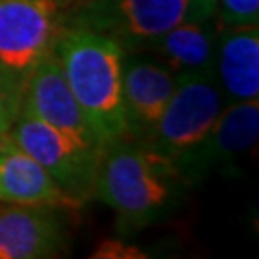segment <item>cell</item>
Masks as SVG:
<instances>
[{
    "label": "cell",
    "mask_w": 259,
    "mask_h": 259,
    "mask_svg": "<svg viewBox=\"0 0 259 259\" xmlns=\"http://www.w3.org/2000/svg\"><path fill=\"white\" fill-rule=\"evenodd\" d=\"M217 16L215 0H73L64 25L113 38L125 52H139L186 19Z\"/></svg>",
    "instance_id": "cell-3"
},
{
    "label": "cell",
    "mask_w": 259,
    "mask_h": 259,
    "mask_svg": "<svg viewBox=\"0 0 259 259\" xmlns=\"http://www.w3.org/2000/svg\"><path fill=\"white\" fill-rule=\"evenodd\" d=\"M56 209L0 205V259H48L65 251V232Z\"/></svg>",
    "instance_id": "cell-10"
},
{
    "label": "cell",
    "mask_w": 259,
    "mask_h": 259,
    "mask_svg": "<svg viewBox=\"0 0 259 259\" xmlns=\"http://www.w3.org/2000/svg\"><path fill=\"white\" fill-rule=\"evenodd\" d=\"M62 0H0V81L21 89L64 27Z\"/></svg>",
    "instance_id": "cell-5"
},
{
    "label": "cell",
    "mask_w": 259,
    "mask_h": 259,
    "mask_svg": "<svg viewBox=\"0 0 259 259\" xmlns=\"http://www.w3.org/2000/svg\"><path fill=\"white\" fill-rule=\"evenodd\" d=\"M259 137V100L225 104L205 140L179 163L177 175L185 183L204 179L209 171H236V163L255 148Z\"/></svg>",
    "instance_id": "cell-7"
},
{
    "label": "cell",
    "mask_w": 259,
    "mask_h": 259,
    "mask_svg": "<svg viewBox=\"0 0 259 259\" xmlns=\"http://www.w3.org/2000/svg\"><path fill=\"white\" fill-rule=\"evenodd\" d=\"M219 31L221 23L217 21V16L186 19L139 52L156 58L177 77L211 71Z\"/></svg>",
    "instance_id": "cell-13"
},
{
    "label": "cell",
    "mask_w": 259,
    "mask_h": 259,
    "mask_svg": "<svg viewBox=\"0 0 259 259\" xmlns=\"http://www.w3.org/2000/svg\"><path fill=\"white\" fill-rule=\"evenodd\" d=\"M60 69L98 142L129 139L121 98L123 48L84 27L64 25L52 47Z\"/></svg>",
    "instance_id": "cell-1"
},
{
    "label": "cell",
    "mask_w": 259,
    "mask_h": 259,
    "mask_svg": "<svg viewBox=\"0 0 259 259\" xmlns=\"http://www.w3.org/2000/svg\"><path fill=\"white\" fill-rule=\"evenodd\" d=\"M10 139L47 169L64 192L84 205L93 198L94 177L102 148H87L64 133L19 110Z\"/></svg>",
    "instance_id": "cell-6"
},
{
    "label": "cell",
    "mask_w": 259,
    "mask_h": 259,
    "mask_svg": "<svg viewBox=\"0 0 259 259\" xmlns=\"http://www.w3.org/2000/svg\"><path fill=\"white\" fill-rule=\"evenodd\" d=\"M67 2H69V4H71V2H73V0H67ZM69 4H67V6H69Z\"/></svg>",
    "instance_id": "cell-18"
},
{
    "label": "cell",
    "mask_w": 259,
    "mask_h": 259,
    "mask_svg": "<svg viewBox=\"0 0 259 259\" xmlns=\"http://www.w3.org/2000/svg\"><path fill=\"white\" fill-rule=\"evenodd\" d=\"M175 167L133 139L102 146L93 198L115 211L123 232L156 221L175 196Z\"/></svg>",
    "instance_id": "cell-2"
},
{
    "label": "cell",
    "mask_w": 259,
    "mask_h": 259,
    "mask_svg": "<svg viewBox=\"0 0 259 259\" xmlns=\"http://www.w3.org/2000/svg\"><path fill=\"white\" fill-rule=\"evenodd\" d=\"M21 106V94L0 81V133H8Z\"/></svg>",
    "instance_id": "cell-15"
},
{
    "label": "cell",
    "mask_w": 259,
    "mask_h": 259,
    "mask_svg": "<svg viewBox=\"0 0 259 259\" xmlns=\"http://www.w3.org/2000/svg\"><path fill=\"white\" fill-rule=\"evenodd\" d=\"M221 27L259 25V0H215Z\"/></svg>",
    "instance_id": "cell-14"
},
{
    "label": "cell",
    "mask_w": 259,
    "mask_h": 259,
    "mask_svg": "<svg viewBox=\"0 0 259 259\" xmlns=\"http://www.w3.org/2000/svg\"><path fill=\"white\" fill-rule=\"evenodd\" d=\"M62 2L65 4V8H67V4H69V2H67V0H62Z\"/></svg>",
    "instance_id": "cell-17"
},
{
    "label": "cell",
    "mask_w": 259,
    "mask_h": 259,
    "mask_svg": "<svg viewBox=\"0 0 259 259\" xmlns=\"http://www.w3.org/2000/svg\"><path fill=\"white\" fill-rule=\"evenodd\" d=\"M133 248H127V246H121L119 242H106L102 244L94 257H142V253H133Z\"/></svg>",
    "instance_id": "cell-16"
},
{
    "label": "cell",
    "mask_w": 259,
    "mask_h": 259,
    "mask_svg": "<svg viewBox=\"0 0 259 259\" xmlns=\"http://www.w3.org/2000/svg\"><path fill=\"white\" fill-rule=\"evenodd\" d=\"M213 71L227 104L259 100V25L221 27Z\"/></svg>",
    "instance_id": "cell-12"
},
{
    "label": "cell",
    "mask_w": 259,
    "mask_h": 259,
    "mask_svg": "<svg viewBox=\"0 0 259 259\" xmlns=\"http://www.w3.org/2000/svg\"><path fill=\"white\" fill-rule=\"evenodd\" d=\"M19 110L64 133L81 146L102 148L84 119L54 52H50L27 77L21 89Z\"/></svg>",
    "instance_id": "cell-8"
},
{
    "label": "cell",
    "mask_w": 259,
    "mask_h": 259,
    "mask_svg": "<svg viewBox=\"0 0 259 259\" xmlns=\"http://www.w3.org/2000/svg\"><path fill=\"white\" fill-rule=\"evenodd\" d=\"M0 204L35 205L50 209L83 207L64 192V188L37 159L14 144L12 139H8L0 152Z\"/></svg>",
    "instance_id": "cell-11"
},
{
    "label": "cell",
    "mask_w": 259,
    "mask_h": 259,
    "mask_svg": "<svg viewBox=\"0 0 259 259\" xmlns=\"http://www.w3.org/2000/svg\"><path fill=\"white\" fill-rule=\"evenodd\" d=\"M177 83L179 77L150 54L123 52L121 98L129 139L142 140L154 129Z\"/></svg>",
    "instance_id": "cell-9"
},
{
    "label": "cell",
    "mask_w": 259,
    "mask_h": 259,
    "mask_svg": "<svg viewBox=\"0 0 259 259\" xmlns=\"http://www.w3.org/2000/svg\"><path fill=\"white\" fill-rule=\"evenodd\" d=\"M225 104L213 69L183 75L154 129L137 142L175 167L204 142Z\"/></svg>",
    "instance_id": "cell-4"
}]
</instances>
